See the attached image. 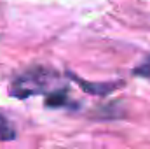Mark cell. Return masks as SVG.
Masks as SVG:
<instances>
[{"label": "cell", "instance_id": "1", "mask_svg": "<svg viewBox=\"0 0 150 149\" xmlns=\"http://www.w3.org/2000/svg\"><path fill=\"white\" fill-rule=\"evenodd\" d=\"M59 86H61V75L54 69H49L45 65H32L12 77L9 84V95L18 100H25L37 95L45 97L47 93H51Z\"/></svg>", "mask_w": 150, "mask_h": 149}, {"label": "cell", "instance_id": "3", "mask_svg": "<svg viewBox=\"0 0 150 149\" xmlns=\"http://www.w3.org/2000/svg\"><path fill=\"white\" fill-rule=\"evenodd\" d=\"M67 75H68L74 82H77V84H79L86 93H89V95H100V97H103V95L112 93L113 90H117L119 86H122V82H89V81H86V79L75 75L74 72H67Z\"/></svg>", "mask_w": 150, "mask_h": 149}, {"label": "cell", "instance_id": "2", "mask_svg": "<svg viewBox=\"0 0 150 149\" xmlns=\"http://www.w3.org/2000/svg\"><path fill=\"white\" fill-rule=\"evenodd\" d=\"M44 105L47 109H77L79 102H75L70 98V91L65 84H61L59 88L52 90L51 93L45 95L44 98Z\"/></svg>", "mask_w": 150, "mask_h": 149}, {"label": "cell", "instance_id": "5", "mask_svg": "<svg viewBox=\"0 0 150 149\" xmlns=\"http://www.w3.org/2000/svg\"><path fill=\"white\" fill-rule=\"evenodd\" d=\"M133 74L138 75V77H143V79H147L150 81V56H147L134 70H133Z\"/></svg>", "mask_w": 150, "mask_h": 149}, {"label": "cell", "instance_id": "4", "mask_svg": "<svg viewBox=\"0 0 150 149\" xmlns=\"http://www.w3.org/2000/svg\"><path fill=\"white\" fill-rule=\"evenodd\" d=\"M14 139H16L14 126L5 117V114L0 112V142H7V140H14Z\"/></svg>", "mask_w": 150, "mask_h": 149}]
</instances>
